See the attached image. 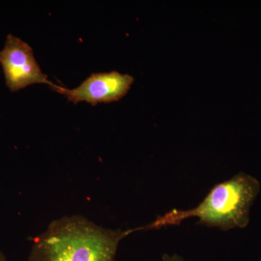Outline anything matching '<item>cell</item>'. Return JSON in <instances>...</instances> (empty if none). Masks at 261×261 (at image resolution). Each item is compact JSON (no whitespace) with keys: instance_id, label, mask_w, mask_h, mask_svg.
I'll return each mask as SVG.
<instances>
[{"instance_id":"5","label":"cell","mask_w":261,"mask_h":261,"mask_svg":"<svg viewBox=\"0 0 261 261\" xmlns=\"http://www.w3.org/2000/svg\"><path fill=\"white\" fill-rule=\"evenodd\" d=\"M161 261H185L178 255H168V254H165L162 257V260Z\"/></svg>"},{"instance_id":"3","label":"cell","mask_w":261,"mask_h":261,"mask_svg":"<svg viewBox=\"0 0 261 261\" xmlns=\"http://www.w3.org/2000/svg\"><path fill=\"white\" fill-rule=\"evenodd\" d=\"M0 64L7 87L12 92L33 84H47L53 89L56 87L41 70L31 46L12 34H8L0 51Z\"/></svg>"},{"instance_id":"7","label":"cell","mask_w":261,"mask_h":261,"mask_svg":"<svg viewBox=\"0 0 261 261\" xmlns=\"http://www.w3.org/2000/svg\"><path fill=\"white\" fill-rule=\"evenodd\" d=\"M258 261H261V259H260V260H258Z\"/></svg>"},{"instance_id":"2","label":"cell","mask_w":261,"mask_h":261,"mask_svg":"<svg viewBox=\"0 0 261 261\" xmlns=\"http://www.w3.org/2000/svg\"><path fill=\"white\" fill-rule=\"evenodd\" d=\"M260 191L257 178L240 172L213 187L193 208L169 211L143 226L144 230L175 226L190 218L198 219L197 224L223 231L245 228L250 223V211Z\"/></svg>"},{"instance_id":"6","label":"cell","mask_w":261,"mask_h":261,"mask_svg":"<svg viewBox=\"0 0 261 261\" xmlns=\"http://www.w3.org/2000/svg\"><path fill=\"white\" fill-rule=\"evenodd\" d=\"M0 261H8L6 257H5L4 254H3L1 251H0Z\"/></svg>"},{"instance_id":"1","label":"cell","mask_w":261,"mask_h":261,"mask_svg":"<svg viewBox=\"0 0 261 261\" xmlns=\"http://www.w3.org/2000/svg\"><path fill=\"white\" fill-rule=\"evenodd\" d=\"M137 231L108 229L80 216L62 218L34 239L29 261H114L120 242Z\"/></svg>"},{"instance_id":"4","label":"cell","mask_w":261,"mask_h":261,"mask_svg":"<svg viewBox=\"0 0 261 261\" xmlns=\"http://www.w3.org/2000/svg\"><path fill=\"white\" fill-rule=\"evenodd\" d=\"M134 78L118 71L92 73L79 87L67 89L56 85L53 90L63 94L70 102H88L92 106L99 103L116 102L124 97L132 87Z\"/></svg>"}]
</instances>
